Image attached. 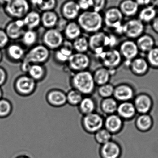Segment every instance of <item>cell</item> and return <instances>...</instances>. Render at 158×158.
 <instances>
[{
    "label": "cell",
    "mask_w": 158,
    "mask_h": 158,
    "mask_svg": "<svg viewBox=\"0 0 158 158\" xmlns=\"http://www.w3.org/2000/svg\"><path fill=\"white\" fill-rule=\"evenodd\" d=\"M105 129L111 133H116L119 131L122 128V121L118 115L111 114L104 121Z\"/></svg>",
    "instance_id": "603a6c76"
},
{
    "label": "cell",
    "mask_w": 158,
    "mask_h": 158,
    "mask_svg": "<svg viewBox=\"0 0 158 158\" xmlns=\"http://www.w3.org/2000/svg\"><path fill=\"white\" fill-rule=\"evenodd\" d=\"M81 125L85 132L94 134L103 128L104 121L101 115L93 112L83 116L81 121Z\"/></svg>",
    "instance_id": "30bf717a"
},
{
    "label": "cell",
    "mask_w": 158,
    "mask_h": 158,
    "mask_svg": "<svg viewBox=\"0 0 158 158\" xmlns=\"http://www.w3.org/2000/svg\"><path fill=\"white\" fill-rule=\"evenodd\" d=\"M42 40L43 44L50 51H56L65 42L64 35L56 28L47 29L44 33Z\"/></svg>",
    "instance_id": "ba28073f"
},
{
    "label": "cell",
    "mask_w": 158,
    "mask_h": 158,
    "mask_svg": "<svg viewBox=\"0 0 158 158\" xmlns=\"http://www.w3.org/2000/svg\"><path fill=\"white\" fill-rule=\"evenodd\" d=\"M14 86L18 94L21 96H28L36 90L37 82L28 75H21L15 80Z\"/></svg>",
    "instance_id": "8992f818"
},
{
    "label": "cell",
    "mask_w": 158,
    "mask_h": 158,
    "mask_svg": "<svg viewBox=\"0 0 158 158\" xmlns=\"http://www.w3.org/2000/svg\"><path fill=\"white\" fill-rule=\"evenodd\" d=\"M95 140L100 146L111 141L112 134L106 129L102 128L94 134Z\"/></svg>",
    "instance_id": "74e56055"
},
{
    "label": "cell",
    "mask_w": 158,
    "mask_h": 158,
    "mask_svg": "<svg viewBox=\"0 0 158 158\" xmlns=\"http://www.w3.org/2000/svg\"><path fill=\"white\" fill-rule=\"evenodd\" d=\"M50 54V50L43 44L34 45L26 52L25 57L21 62L20 69L27 73L32 65H43L49 60Z\"/></svg>",
    "instance_id": "6da1fadb"
},
{
    "label": "cell",
    "mask_w": 158,
    "mask_h": 158,
    "mask_svg": "<svg viewBox=\"0 0 158 158\" xmlns=\"http://www.w3.org/2000/svg\"><path fill=\"white\" fill-rule=\"evenodd\" d=\"M7 79V72L3 68L0 66V87L6 83Z\"/></svg>",
    "instance_id": "bcb514c9"
},
{
    "label": "cell",
    "mask_w": 158,
    "mask_h": 158,
    "mask_svg": "<svg viewBox=\"0 0 158 158\" xmlns=\"http://www.w3.org/2000/svg\"><path fill=\"white\" fill-rule=\"evenodd\" d=\"M72 43L68 41L64 42L63 45L55 51L54 59L57 63L60 64H67L69 59L73 53Z\"/></svg>",
    "instance_id": "ac0fdd59"
},
{
    "label": "cell",
    "mask_w": 158,
    "mask_h": 158,
    "mask_svg": "<svg viewBox=\"0 0 158 158\" xmlns=\"http://www.w3.org/2000/svg\"><path fill=\"white\" fill-rule=\"evenodd\" d=\"M46 100L52 106L60 107L67 104L66 94L60 89H52L47 92Z\"/></svg>",
    "instance_id": "5bb4252c"
},
{
    "label": "cell",
    "mask_w": 158,
    "mask_h": 158,
    "mask_svg": "<svg viewBox=\"0 0 158 158\" xmlns=\"http://www.w3.org/2000/svg\"><path fill=\"white\" fill-rule=\"evenodd\" d=\"M35 5L42 12L52 11L57 5L56 0H38Z\"/></svg>",
    "instance_id": "60d3db41"
},
{
    "label": "cell",
    "mask_w": 158,
    "mask_h": 158,
    "mask_svg": "<svg viewBox=\"0 0 158 158\" xmlns=\"http://www.w3.org/2000/svg\"><path fill=\"white\" fill-rule=\"evenodd\" d=\"M3 98V91L1 87H0V99Z\"/></svg>",
    "instance_id": "816d5d0a"
},
{
    "label": "cell",
    "mask_w": 158,
    "mask_h": 158,
    "mask_svg": "<svg viewBox=\"0 0 158 158\" xmlns=\"http://www.w3.org/2000/svg\"><path fill=\"white\" fill-rule=\"evenodd\" d=\"M64 36L69 41H73L81 36V28L77 22L70 21L65 26Z\"/></svg>",
    "instance_id": "44dd1931"
},
{
    "label": "cell",
    "mask_w": 158,
    "mask_h": 158,
    "mask_svg": "<svg viewBox=\"0 0 158 158\" xmlns=\"http://www.w3.org/2000/svg\"><path fill=\"white\" fill-rule=\"evenodd\" d=\"M136 126L142 131H146L151 128L152 125V120L149 115L143 114L139 116L136 120Z\"/></svg>",
    "instance_id": "f35d334b"
},
{
    "label": "cell",
    "mask_w": 158,
    "mask_h": 158,
    "mask_svg": "<svg viewBox=\"0 0 158 158\" xmlns=\"http://www.w3.org/2000/svg\"><path fill=\"white\" fill-rule=\"evenodd\" d=\"M72 44L75 52L86 53L90 49L88 38L82 35L72 41Z\"/></svg>",
    "instance_id": "d6a6232c"
},
{
    "label": "cell",
    "mask_w": 158,
    "mask_h": 158,
    "mask_svg": "<svg viewBox=\"0 0 158 158\" xmlns=\"http://www.w3.org/2000/svg\"><path fill=\"white\" fill-rule=\"evenodd\" d=\"M118 106V105L116 99L111 97L104 98L101 105L103 112L110 115L117 111Z\"/></svg>",
    "instance_id": "d590c367"
},
{
    "label": "cell",
    "mask_w": 158,
    "mask_h": 158,
    "mask_svg": "<svg viewBox=\"0 0 158 158\" xmlns=\"http://www.w3.org/2000/svg\"><path fill=\"white\" fill-rule=\"evenodd\" d=\"M69 68L76 72L87 70L91 64V59L87 53L74 52L67 63Z\"/></svg>",
    "instance_id": "8fae6325"
},
{
    "label": "cell",
    "mask_w": 158,
    "mask_h": 158,
    "mask_svg": "<svg viewBox=\"0 0 158 158\" xmlns=\"http://www.w3.org/2000/svg\"><path fill=\"white\" fill-rule=\"evenodd\" d=\"M137 15V18L143 24H151L157 15L156 8L154 5L143 7L140 9Z\"/></svg>",
    "instance_id": "7402d4cb"
},
{
    "label": "cell",
    "mask_w": 158,
    "mask_h": 158,
    "mask_svg": "<svg viewBox=\"0 0 158 158\" xmlns=\"http://www.w3.org/2000/svg\"><path fill=\"white\" fill-rule=\"evenodd\" d=\"M136 110L142 114H146L152 106V100L147 95L141 94L135 100L134 104Z\"/></svg>",
    "instance_id": "d4e9b609"
},
{
    "label": "cell",
    "mask_w": 158,
    "mask_h": 158,
    "mask_svg": "<svg viewBox=\"0 0 158 158\" xmlns=\"http://www.w3.org/2000/svg\"><path fill=\"white\" fill-rule=\"evenodd\" d=\"M83 98V95L73 88L66 93L67 103L72 106H78Z\"/></svg>",
    "instance_id": "8d00e7d4"
},
{
    "label": "cell",
    "mask_w": 158,
    "mask_h": 158,
    "mask_svg": "<svg viewBox=\"0 0 158 158\" xmlns=\"http://www.w3.org/2000/svg\"><path fill=\"white\" fill-rule=\"evenodd\" d=\"M92 10L101 13L105 8L107 0H90Z\"/></svg>",
    "instance_id": "7bdbcfd3"
},
{
    "label": "cell",
    "mask_w": 158,
    "mask_h": 158,
    "mask_svg": "<svg viewBox=\"0 0 158 158\" xmlns=\"http://www.w3.org/2000/svg\"><path fill=\"white\" fill-rule=\"evenodd\" d=\"M27 75L35 81L44 80L46 75V69L43 64H34L31 66L27 72Z\"/></svg>",
    "instance_id": "83f0119b"
},
{
    "label": "cell",
    "mask_w": 158,
    "mask_h": 158,
    "mask_svg": "<svg viewBox=\"0 0 158 158\" xmlns=\"http://www.w3.org/2000/svg\"><path fill=\"white\" fill-rule=\"evenodd\" d=\"M134 105L129 101L122 102L118 106L117 112L121 118H132L136 112Z\"/></svg>",
    "instance_id": "f1b7e54d"
},
{
    "label": "cell",
    "mask_w": 158,
    "mask_h": 158,
    "mask_svg": "<svg viewBox=\"0 0 158 158\" xmlns=\"http://www.w3.org/2000/svg\"><path fill=\"white\" fill-rule=\"evenodd\" d=\"M154 5L156 8H158V0H154Z\"/></svg>",
    "instance_id": "f907efd6"
},
{
    "label": "cell",
    "mask_w": 158,
    "mask_h": 158,
    "mask_svg": "<svg viewBox=\"0 0 158 158\" xmlns=\"http://www.w3.org/2000/svg\"><path fill=\"white\" fill-rule=\"evenodd\" d=\"M113 95L117 100L126 102L133 97L134 91L130 86L123 85L115 88Z\"/></svg>",
    "instance_id": "484cf974"
},
{
    "label": "cell",
    "mask_w": 158,
    "mask_h": 158,
    "mask_svg": "<svg viewBox=\"0 0 158 158\" xmlns=\"http://www.w3.org/2000/svg\"><path fill=\"white\" fill-rule=\"evenodd\" d=\"M3 54L2 53V50H0V63L2 61V59Z\"/></svg>",
    "instance_id": "f5cc1de1"
},
{
    "label": "cell",
    "mask_w": 158,
    "mask_h": 158,
    "mask_svg": "<svg viewBox=\"0 0 158 158\" xmlns=\"http://www.w3.org/2000/svg\"><path fill=\"white\" fill-rule=\"evenodd\" d=\"M152 29L155 32L158 34V15L151 23Z\"/></svg>",
    "instance_id": "c3c4849f"
},
{
    "label": "cell",
    "mask_w": 158,
    "mask_h": 158,
    "mask_svg": "<svg viewBox=\"0 0 158 158\" xmlns=\"http://www.w3.org/2000/svg\"><path fill=\"white\" fill-rule=\"evenodd\" d=\"M29 158L28 157L25 156H20L18 157L17 158Z\"/></svg>",
    "instance_id": "11a10c76"
},
{
    "label": "cell",
    "mask_w": 158,
    "mask_h": 158,
    "mask_svg": "<svg viewBox=\"0 0 158 158\" xmlns=\"http://www.w3.org/2000/svg\"><path fill=\"white\" fill-rule=\"evenodd\" d=\"M77 19V23L82 30L87 33L93 34L101 31L104 26L103 15L101 13L92 9L81 13Z\"/></svg>",
    "instance_id": "7a4b0ae2"
},
{
    "label": "cell",
    "mask_w": 158,
    "mask_h": 158,
    "mask_svg": "<svg viewBox=\"0 0 158 158\" xmlns=\"http://www.w3.org/2000/svg\"><path fill=\"white\" fill-rule=\"evenodd\" d=\"M80 8L77 1L68 0L65 2L61 8V13L64 18L72 21L78 18L80 13Z\"/></svg>",
    "instance_id": "2e32d148"
},
{
    "label": "cell",
    "mask_w": 158,
    "mask_h": 158,
    "mask_svg": "<svg viewBox=\"0 0 158 158\" xmlns=\"http://www.w3.org/2000/svg\"><path fill=\"white\" fill-rule=\"evenodd\" d=\"M23 20L28 30H34L41 24V15L36 11H29L23 18Z\"/></svg>",
    "instance_id": "4316f807"
},
{
    "label": "cell",
    "mask_w": 158,
    "mask_h": 158,
    "mask_svg": "<svg viewBox=\"0 0 158 158\" xmlns=\"http://www.w3.org/2000/svg\"><path fill=\"white\" fill-rule=\"evenodd\" d=\"M21 39L23 45L25 47L30 48L35 45L38 40V35L33 30H27Z\"/></svg>",
    "instance_id": "836d02e7"
},
{
    "label": "cell",
    "mask_w": 158,
    "mask_h": 158,
    "mask_svg": "<svg viewBox=\"0 0 158 158\" xmlns=\"http://www.w3.org/2000/svg\"><path fill=\"white\" fill-rule=\"evenodd\" d=\"M97 57L102 61L105 68L109 69L115 68L121 62L120 52L114 49L105 51Z\"/></svg>",
    "instance_id": "7c38bea8"
},
{
    "label": "cell",
    "mask_w": 158,
    "mask_h": 158,
    "mask_svg": "<svg viewBox=\"0 0 158 158\" xmlns=\"http://www.w3.org/2000/svg\"><path fill=\"white\" fill-rule=\"evenodd\" d=\"M70 82L72 88L79 91L83 96L91 95L95 88L96 83L93 74L87 70L74 73Z\"/></svg>",
    "instance_id": "3957f363"
},
{
    "label": "cell",
    "mask_w": 158,
    "mask_h": 158,
    "mask_svg": "<svg viewBox=\"0 0 158 158\" xmlns=\"http://www.w3.org/2000/svg\"><path fill=\"white\" fill-rule=\"evenodd\" d=\"M5 6L6 14L16 19H23L30 11V4L28 0H11Z\"/></svg>",
    "instance_id": "52a82bcc"
},
{
    "label": "cell",
    "mask_w": 158,
    "mask_h": 158,
    "mask_svg": "<svg viewBox=\"0 0 158 158\" xmlns=\"http://www.w3.org/2000/svg\"><path fill=\"white\" fill-rule=\"evenodd\" d=\"M88 40L89 49L96 56L105 51V47H113L117 42V38L114 35L106 34L101 31L92 34Z\"/></svg>",
    "instance_id": "277c9868"
},
{
    "label": "cell",
    "mask_w": 158,
    "mask_h": 158,
    "mask_svg": "<svg viewBox=\"0 0 158 158\" xmlns=\"http://www.w3.org/2000/svg\"><path fill=\"white\" fill-rule=\"evenodd\" d=\"M145 24L138 18H131L123 22L122 27V34L127 38L137 39L144 32Z\"/></svg>",
    "instance_id": "9c48e42d"
},
{
    "label": "cell",
    "mask_w": 158,
    "mask_h": 158,
    "mask_svg": "<svg viewBox=\"0 0 158 158\" xmlns=\"http://www.w3.org/2000/svg\"><path fill=\"white\" fill-rule=\"evenodd\" d=\"M7 58L13 62H20L24 59L26 52L23 46L18 44H8L6 49Z\"/></svg>",
    "instance_id": "e0dca14e"
},
{
    "label": "cell",
    "mask_w": 158,
    "mask_h": 158,
    "mask_svg": "<svg viewBox=\"0 0 158 158\" xmlns=\"http://www.w3.org/2000/svg\"><path fill=\"white\" fill-rule=\"evenodd\" d=\"M114 86L110 84L107 83L100 85L98 88V94L104 98H110L114 94Z\"/></svg>",
    "instance_id": "b9f144b4"
},
{
    "label": "cell",
    "mask_w": 158,
    "mask_h": 158,
    "mask_svg": "<svg viewBox=\"0 0 158 158\" xmlns=\"http://www.w3.org/2000/svg\"><path fill=\"white\" fill-rule=\"evenodd\" d=\"M104 26L109 29L113 30L122 34V27L124 16L118 7H109L103 15Z\"/></svg>",
    "instance_id": "5b68a950"
},
{
    "label": "cell",
    "mask_w": 158,
    "mask_h": 158,
    "mask_svg": "<svg viewBox=\"0 0 158 158\" xmlns=\"http://www.w3.org/2000/svg\"><path fill=\"white\" fill-rule=\"evenodd\" d=\"M58 21V15L53 10L43 12L41 15V24L47 29L56 28Z\"/></svg>",
    "instance_id": "cb8c5ba5"
},
{
    "label": "cell",
    "mask_w": 158,
    "mask_h": 158,
    "mask_svg": "<svg viewBox=\"0 0 158 158\" xmlns=\"http://www.w3.org/2000/svg\"><path fill=\"white\" fill-rule=\"evenodd\" d=\"M93 76L96 84L100 86L108 82L110 77V71L106 68H101L96 69Z\"/></svg>",
    "instance_id": "1f68e13d"
},
{
    "label": "cell",
    "mask_w": 158,
    "mask_h": 158,
    "mask_svg": "<svg viewBox=\"0 0 158 158\" xmlns=\"http://www.w3.org/2000/svg\"><path fill=\"white\" fill-rule=\"evenodd\" d=\"M26 28L23 19H16L7 24L5 31L9 40H17L21 39Z\"/></svg>",
    "instance_id": "4fadbf2b"
},
{
    "label": "cell",
    "mask_w": 158,
    "mask_h": 158,
    "mask_svg": "<svg viewBox=\"0 0 158 158\" xmlns=\"http://www.w3.org/2000/svg\"><path fill=\"white\" fill-rule=\"evenodd\" d=\"M82 1V0H77V1Z\"/></svg>",
    "instance_id": "9f6ffc18"
},
{
    "label": "cell",
    "mask_w": 158,
    "mask_h": 158,
    "mask_svg": "<svg viewBox=\"0 0 158 158\" xmlns=\"http://www.w3.org/2000/svg\"><path fill=\"white\" fill-rule=\"evenodd\" d=\"M13 110V106L9 100L6 98L0 99V119L5 118L10 116Z\"/></svg>",
    "instance_id": "ab89813d"
},
{
    "label": "cell",
    "mask_w": 158,
    "mask_h": 158,
    "mask_svg": "<svg viewBox=\"0 0 158 158\" xmlns=\"http://www.w3.org/2000/svg\"><path fill=\"white\" fill-rule=\"evenodd\" d=\"M120 52L128 61H131L137 56L139 49L135 42L131 40L124 41L121 44Z\"/></svg>",
    "instance_id": "d6986e66"
},
{
    "label": "cell",
    "mask_w": 158,
    "mask_h": 158,
    "mask_svg": "<svg viewBox=\"0 0 158 158\" xmlns=\"http://www.w3.org/2000/svg\"><path fill=\"white\" fill-rule=\"evenodd\" d=\"M38 0H31V1L32 2V3L34 4H36V3H37V2H38Z\"/></svg>",
    "instance_id": "db71d44e"
},
{
    "label": "cell",
    "mask_w": 158,
    "mask_h": 158,
    "mask_svg": "<svg viewBox=\"0 0 158 158\" xmlns=\"http://www.w3.org/2000/svg\"><path fill=\"white\" fill-rule=\"evenodd\" d=\"M121 154V148L119 145L112 140L101 145L99 149L101 158H119Z\"/></svg>",
    "instance_id": "9a60e30c"
},
{
    "label": "cell",
    "mask_w": 158,
    "mask_h": 158,
    "mask_svg": "<svg viewBox=\"0 0 158 158\" xmlns=\"http://www.w3.org/2000/svg\"><path fill=\"white\" fill-rule=\"evenodd\" d=\"M139 6H148L154 5V0H135Z\"/></svg>",
    "instance_id": "7dc6e473"
},
{
    "label": "cell",
    "mask_w": 158,
    "mask_h": 158,
    "mask_svg": "<svg viewBox=\"0 0 158 158\" xmlns=\"http://www.w3.org/2000/svg\"><path fill=\"white\" fill-rule=\"evenodd\" d=\"M9 40L5 30L0 29V50H2L7 47Z\"/></svg>",
    "instance_id": "f6af8a7d"
},
{
    "label": "cell",
    "mask_w": 158,
    "mask_h": 158,
    "mask_svg": "<svg viewBox=\"0 0 158 158\" xmlns=\"http://www.w3.org/2000/svg\"><path fill=\"white\" fill-rule=\"evenodd\" d=\"M133 71L137 74H143L148 69V65L145 59L143 58H135L131 63Z\"/></svg>",
    "instance_id": "e575fe53"
},
{
    "label": "cell",
    "mask_w": 158,
    "mask_h": 158,
    "mask_svg": "<svg viewBox=\"0 0 158 158\" xmlns=\"http://www.w3.org/2000/svg\"><path fill=\"white\" fill-rule=\"evenodd\" d=\"M136 43L139 50L148 52L154 48L155 40L149 34H143L137 39Z\"/></svg>",
    "instance_id": "4dcf8cb0"
},
{
    "label": "cell",
    "mask_w": 158,
    "mask_h": 158,
    "mask_svg": "<svg viewBox=\"0 0 158 158\" xmlns=\"http://www.w3.org/2000/svg\"><path fill=\"white\" fill-rule=\"evenodd\" d=\"M96 107V105L94 99L88 96L83 97L78 106L80 113L83 116L95 112Z\"/></svg>",
    "instance_id": "f546056e"
},
{
    "label": "cell",
    "mask_w": 158,
    "mask_h": 158,
    "mask_svg": "<svg viewBox=\"0 0 158 158\" xmlns=\"http://www.w3.org/2000/svg\"><path fill=\"white\" fill-rule=\"evenodd\" d=\"M118 8L124 17H134L138 15L140 10V6L135 0H122Z\"/></svg>",
    "instance_id": "ffe728a7"
},
{
    "label": "cell",
    "mask_w": 158,
    "mask_h": 158,
    "mask_svg": "<svg viewBox=\"0 0 158 158\" xmlns=\"http://www.w3.org/2000/svg\"><path fill=\"white\" fill-rule=\"evenodd\" d=\"M11 1V0H0V4L5 6Z\"/></svg>",
    "instance_id": "681fc988"
},
{
    "label": "cell",
    "mask_w": 158,
    "mask_h": 158,
    "mask_svg": "<svg viewBox=\"0 0 158 158\" xmlns=\"http://www.w3.org/2000/svg\"><path fill=\"white\" fill-rule=\"evenodd\" d=\"M147 60L152 65L158 66V48L154 47L148 52Z\"/></svg>",
    "instance_id": "ee69618b"
}]
</instances>
